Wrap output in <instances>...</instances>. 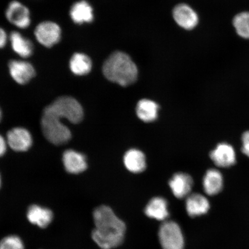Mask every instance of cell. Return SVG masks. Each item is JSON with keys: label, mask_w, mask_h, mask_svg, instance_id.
Here are the masks:
<instances>
[{"label": "cell", "mask_w": 249, "mask_h": 249, "mask_svg": "<svg viewBox=\"0 0 249 249\" xmlns=\"http://www.w3.org/2000/svg\"><path fill=\"white\" fill-rule=\"evenodd\" d=\"M95 229L93 230V240L102 249H111L122 244L126 226L111 208L107 205L96 208L93 213Z\"/></svg>", "instance_id": "1"}, {"label": "cell", "mask_w": 249, "mask_h": 249, "mask_svg": "<svg viewBox=\"0 0 249 249\" xmlns=\"http://www.w3.org/2000/svg\"><path fill=\"white\" fill-rule=\"evenodd\" d=\"M103 73L110 82L126 87L138 79V70L131 58L124 53L116 52L109 56L103 65Z\"/></svg>", "instance_id": "2"}, {"label": "cell", "mask_w": 249, "mask_h": 249, "mask_svg": "<svg viewBox=\"0 0 249 249\" xmlns=\"http://www.w3.org/2000/svg\"><path fill=\"white\" fill-rule=\"evenodd\" d=\"M62 118L44 110L41 120L42 132L52 144L61 145L69 142L71 134L68 127L61 122Z\"/></svg>", "instance_id": "3"}, {"label": "cell", "mask_w": 249, "mask_h": 249, "mask_svg": "<svg viewBox=\"0 0 249 249\" xmlns=\"http://www.w3.org/2000/svg\"><path fill=\"white\" fill-rule=\"evenodd\" d=\"M45 109L55 116L66 118L73 124L81 122L84 116L82 106L75 99L70 96H62L56 99Z\"/></svg>", "instance_id": "4"}, {"label": "cell", "mask_w": 249, "mask_h": 249, "mask_svg": "<svg viewBox=\"0 0 249 249\" xmlns=\"http://www.w3.org/2000/svg\"><path fill=\"white\" fill-rule=\"evenodd\" d=\"M158 236L163 249H184L182 230L174 221H164L159 229Z\"/></svg>", "instance_id": "5"}, {"label": "cell", "mask_w": 249, "mask_h": 249, "mask_svg": "<svg viewBox=\"0 0 249 249\" xmlns=\"http://www.w3.org/2000/svg\"><path fill=\"white\" fill-rule=\"evenodd\" d=\"M34 34L40 45L46 48H52L60 42L61 29L57 23L51 21H45L36 26Z\"/></svg>", "instance_id": "6"}, {"label": "cell", "mask_w": 249, "mask_h": 249, "mask_svg": "<svg viewBox=\"0 0 249 249\" xmlns=\"http://www.w3.org/2000/svg\"><path fill=\"white\" fill-rule=\"evenodd\" d=\"M5 17L9 22L19 29H27L31 24L29 8L18 1L9 3L6 9Z\"/></svg>", "instance_id": "7"}, {"label": "cell", "mask_w": 249, "mask_h": 249, "mask_svg": "<svg viewBox=\"0 0 249 249\" xmlns=\"http://www.w3.org/2000/svg\"><path fill=\"white\" fill-rule=\"evenodd\" d=\"M210 158L214 164L221 168H229L236 163V153L231 145L222 142L210 152Z\"/></svg>", "instance_id": "8"}, {"label": "cell", "mask_w": 249, "mask_h": 249, "mask_svg": "<svg viewBox=\"0 0 249 249\" xmlns=\"http://www.w3.org/2000/svg\"><path fill=\"white\" fill-rule=\"evenodd\" d=\"M9 71L16 82L25 85L36 75V71L29 62L21 60H12L9 63Z\"/></svg>", "instance_id": "9"}, {"label": "cell", "mask_w": 249, "mask_h": 249, "mask_svg": "<svg viewBox=\"0 0 249 249\" xmlns=\"http://www.w3.org/2000/svg\"><path fill=\"white\" fill-rule=\"evenodd\" d=\"M7 142L13 150L26 151L32 145L33 139L30 133L23 127H15L7 134Z\"/></svg>", "instance_id": "10"}, {"label": "cell", "mask_w": 249, "mask_h": 249, "mask_svg": "<svg viewBox=\"0 0 249 249\" xmlns=\"http://www.w3.org/2000/svg\"><path fill=\"white\" fill-rule=\"evenodd\" d=\"M169 184L174 196L177 198L182 199L191 195L194 180L188 174L178 173L174 174L170 179Z\"/></svg>", "instance_id": "11"}, {"label": "cell", "mask_w": 249, "mask_h": 249, "mask_svg": "<svg viewBox=\"0 0 249 249\" xmlns=\"http://www.w3.org/2000/svg\"><path fill=\"white\" fill-rule=\"evenodd\" d=\"M174 20L179 26L186 30H192L197 26L198 17L192 8L186 4L176 6L173 10Z\"/></svg>", "instance_id": "12"}, {"label": "cell", "mask_w": 249, "mask_h": 249, "mask_svg": "<svg viewBox=\"0 0 249 249\" xmlns=\"http://www.w3.org/2000/svg\"><path fill=\"white\" fill-rule=\"evenodd\" d=\"M62 161L65 170L71 174H77L83 173L87 168L85 156L72 149L64 152Z\"/></svg>", "instance_id": "13"}, {"label": "cell", "mask_w": 249, "mask_h": 249, "mask_svg": "<svg viewBox=\"0 0 249 249\" xmlns=\"http://www.w3.org/2000/svg\"><path fill=\"white\" fill-rule=\"evenodd\" d=\"M210 208V202L203 195L193 194L186 197V210L190 216H201L207 213Z\"/></svg>", "instance_id": "14"}, {"label": "cell", "mask_w": 249, "mask_h": 249, "mask_svg": "<svg viewBox=\"0 0 249 249\" xmlns=\"http://www.w3.org/2000/svg\"><path fill=\"white\" fill-rule=\"evenodd\" d=\"M27 217L31 223L40 228H45L52 223L53 214L48 208L33 205L28 209Z\"/></svg>", "instance_id": "15"}, {"label": "cell", "mask_w": 249, "mask_h": 249, "mask_svg": "<svg viewBox=\"0 0 249 249\" xmlns=\"http://www.w3.org/2000/svg\"><path fill=\"white\" fill-rule=\"evenodd\" d=\"M70 17L74 23H91L93 20V8L85 0L77 1L71 8Z\"/></svg>", "instance_id": "16"}, {"label": "cell", "mask_w": 249, "mask_h": 249, "mask_svg": "<svg viewBox=\"0 0 249 249\" xmlns=\"http://www.w3.org/2000/svg\"><path fill=\"white\" fill-rule=\"evenodd\" d=\"M205 194L213 196L219 194L222 191L223 177L219 170L211 169L205 173L202 182Z\"/></svg>", "instance_id": "17"}, {"label": "cell", "mask_w": 249, "mask_h": 249, "mask_svg": "<svg viewBox=\"0 0 249 249\" xmlns=\"http://www.w3.org/2000/svg\"><path fill=\"white\" fill-rule=\"evenodd\" d=\"M145 213L148 217L159 221H165L169 216L168 202L163 197L152 198L145 208Z\"/></svg>", "instance_id": "18"}, {"label": "cell", "mask_w": 249, "mask_h": 249, "mask_svg": "<svg viewBox=\"0 0 249 249\" xmlns=\"http://www.w3.org/2000/svg\"><path fill=\"white\" fill-rule=\"evenodd\" d=\"M124 162L126 169L133 173H140L146 169L145 155L138 149L127 151L124 155Z\"/></svg>", "instance_id": "19"}, {"label": "cell", "mask_w": 249, "mask_h": 249, "mask_svg": "<svg viewBox=\"0 0 249 249\" xmlns=\"http://www.w3.org/2000/svg\"><path fill=\"white\" fill-rule=\"evenodd\" d=\"M13 51L20 57L28 58L33 54L34 46L31 40L25 38L17 31H13L9 36Z\"/></svg>", "instance_id": "20"}, {"label": "cell", "mask_w": 249, "mask_h": 249, "mask_svg": "<svg viewBox=\"0 0 249 249\" xmlns=\"http://www.w3.org/2000/svg\"><path fill=\"white\" fill-rule=\"evenodd\" d=\"M92 64L88 55L76 53L71 57L70 61V70L77 76H84L89 74L92 70Z\"/></svg>", "instance_id": "21"}, {"label": "cell", "mask_w": 249, "mask_h": 249, "mask_svg": "<svg viewBox=\"0 0 249 249\" xmlns=\"http://www.w3.org/2000/svg\"><path fill=\"white\" fill-rule=\"evenodd\" d=\"M159 106L149 99H142L136 107L137 116L145 123H151L157 119Z\"/></svg>", "instance_id": "22"}, {"label": "cell", "mask_w": 249, "mask_h": 249, "mask_svg": "<svg viewBox=\"0 0 249 249\" xmlns=\"http://www.w3.org/2000/svg\"><path fill=\"white\" fill-rule=\"evenodd\" d=\"M232 24L236 33L241 38L249 39V12H244L236 15Z\"/></svg>", "instance_id": "23"}, {"label": "cell", "mask_w": 249, "mask_h": 249, "mask_svg": "<svg viewBox=\"0 0 249 249\" xmlns=\"http://www.w3.org/2000/svg\"><path fill=\"white\" fill-rule=\"evenodd\" d=\"M0 249H24V243L18 236H7L0 241Z\"/></svg>", "instance_id": "24"}, {"label": "cell", "mask_w": 249, "mask_h": 249, "mask_svg": "<svg viewBox=\"0 0 249 249\" xmlns=\"http://www.w3.org/2000/svg\"><path fill=\"white\" fill-rule=\"evenodd\" d=\"M242 153L249 158V130L243 133L242 136Z\"/></svg>", "instance_id": "25"}, {"label": "cell", "mask_w": 249, "mask_h": 249, "mask_svg": "<svg viewBox=\"0 0 249 249\" xmlns=\"http://www.w3.org/2000/svg\"><path fill=\"white\" fill-rule=\"evenodd\" d=\"M8 40L7 34L5 31L0 27V49L4 48L7 44Z\"/></svg>", "instance_id": "26"}, {"label": "cell", "mask_w": 249, "mask_h": 249, "mask_svg": "<svg viewBox=\"0 0 249 249\" xmlns=\"http://www.w3.org/2000/svg\"><path fill=\"white\" fill-rule=\"evenodd\" d=\"M7 150V144L4 138L0 135V157H2Z\"/></svg>", "instance_id": "27"}, {"label": "cell", "mask_w": 249, "mask_h": 249, "mask_svg": "<svg viewBox=\"0 0 249 249\" xmlns=\"http://www.w3.org/2000/svg\"><path fill=\"white\" fill-rule=\"evenodd\" d=\"M2 118V112L1 109H0V121H1Z\"/></svg>", "instance_id": "28"}, {"label": "cell", "mask_w": 249, "mask_h": 249, "mask_svg": "<svg viewBox=\"0 0 249 249\" xmlns=\"http://www.w3.org/2000/svg\"><path fill=\"white\" fill-rule=\"evenodd\" d=\"M1 176H0V187H1Z\"/></svg>", "instance_id": "29"}]
</instances>
